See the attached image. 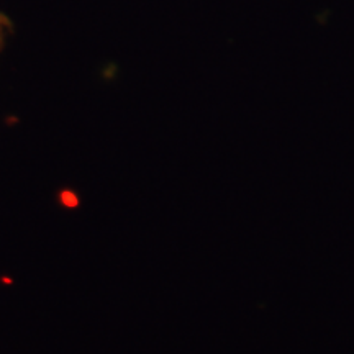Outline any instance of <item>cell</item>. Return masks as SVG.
Segmentation results:
<instances>
[{"mask_svg":"<svg viewBox=\"0 0 354 354\" xmlns=\"http://www.w3.org/2000/svg\"><path fill=\"white\" fill-rule=\"evenodd\" d=\"M8 30V24L7 20L3 19L2 15H0V46H2L3 43V38H6V32Z\"/></svg>","mask_w":354,"mask_h":354,"instance_id":"obj_1","label":"cell"}]
</instances>
